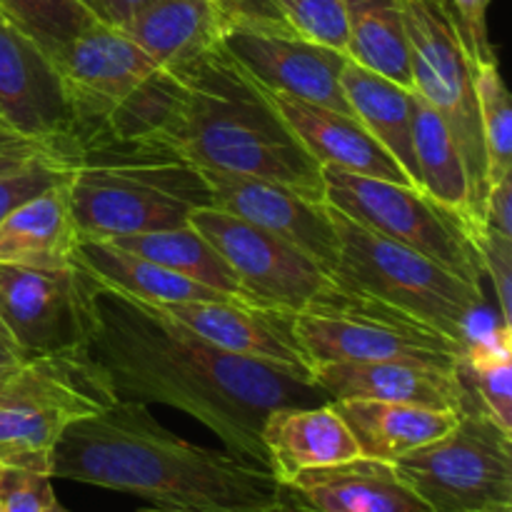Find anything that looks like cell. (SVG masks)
Instances as JSON below:
<instances>
[{"label":"cell","instance_id":"1","mask_svg":"<svg viewBox=\"0 0 512 512\" xmlns=\"http://www.w3.org/2000/svg\"><path fill=\"white\" fill-rule=\"evenodd\" d=\"M75 268L85 355L118 400L183 410L228 453L260 468H268L260 430L270 410L328 403L310 375L225 353L153 305L118 293L78 263Z\"/></svg>","mask_w":512,"mask_h":512},{"label":"cell","instance_id":"2","mask_svg":"<svg viewBox=\"0 0 512 512\" xmlns=\"http://www.w3.org/2000/svg\"><path fill=\"white\" fill-rule=\"evenodd\" d=\"M50 475L188 512H278L268 468L170 433L145 403L118 400L60 435Z\"/></svg>","mask_w":512,"mask_h":512},{"label":"cell","instance_id":"3","mask_svg":"<svg viewBox=\"0 0 512 512\" xmlns=\"http://www.w3.org/2000/svg\"><path fill=\"white\" fill-rule=\"evenodd\" d=\"M173 75L178 93L168 115L133 148L173 155L200 170L270 180L325 203L320 163L223 43Z\"/></svg>","mask_w":512,"mask_h":512},{"label":"cell","instance_id":"4","mask_svg":"<svg viewBox=\"0 0 512 512\" xmlns=\"http://www.w3.org/2000/svg\"><path fill=\"white\" fill-rule=\"evenodd\" d=\"M55 65L80 155L145 143L178 93V75L160 68L128 33L105 23H93L70 40Z\"/></svg>","mask_w":512,"mask_h":512},{"label":"cell","instance_id":"5","mask_svg":"<svg viewBox=\"0 0 512 512\" xmlns=\"http://www.w3.org/2000/svg\"><path fill=\"white\" fill-rule=\"evenodd\" d=\"M68 200L80 240L180 228L193 210L213 208L203 170L133 145L80 155L68 180Z\"/></svg>","mask_w":512,"mask_h":512},{"label":"cell","instance_id":"6","mask_svg":"<svg viewBox=\"0 0 512 512\" xmlns=\"http://www.w3.org/2000/svg\"><path fill=\"white\" fill-rule=\"evenodd\" d=\"M330 218L340 240L338 265L330 273L338 288L378 300L460 345L500 320L488 313L483 285L468 283L428 255L363 228L340 210L330 208Z\"/></svg>","mask_w":512,"mask_h":512},{"label":"cell","instance_id":"7","mask_svg":"<svg viewBox=\"0 0 512 512\" xmlns=\"http://www.w3.org/2000/svg\"><path fill=\"white\" fill-rule=\"evenodd\" d=\"M113 403L85 348L28 358L0 383V468L50 475L60 435Z\"/></svg>","mask_w":512,"mask_h":512},{"label":"cell","instance_id":"8","mask_svg":"<svg viewBox=\"0 0 512 512\" xmlns=\"http://www.w3.org/2000/svg\"><path fill=\"white\" fill-rule=\"evenodd\" d=\"M410 48L413 93L420 95L453 133L470 185L473 233L483 225L488 160L480 130L473 60L465 53L448 0H400Z\"/></svg>","mask_w":512,"mask_h":512},{"label":"cell","instance_id":"9","mask_svg":"<svg viewBox=\"0 0 512 512\" xmlns=\"http://www.w3.org/2000/svg\"><path fill=\"white\" fill-rule=\"evenodd\" d=\"M188 223L218 250L243 298L285 313H355L370 298L338 288L318 263L283 238L218 208H198Z\"/></svg>","mask_w":512,"mask_h":512},{"label":"cell","instance_id":"10","mask_svg":"<svg viewBox=\"0 0 512 512\" xmlns=\"http://www.w3.org/2000/svg\"><path fill=\"white\" fill-rule=\"evenodd\" d=\"M393 468L433 512H512V433L478 408Z\"/></svg>","mask_w":512,"mask_h":512},{"label":"cell","instance_id":"11","mask_svg":"<svg viewBox=\"0 0 512 512\" xmlns=\"http://www.w3.org/2000/svg\"><path fill=\"white\" fill-rule=\"evenodd\" d=\"M325 203L363 228L428 255L463 280L483 285L485 270L473 243V228L413 185L390 183L320 165Z\"/></svg>","mask_w":512,"mask_h":512},{"label":"cell","instance_id":"12","mask_svg":"<svg viewBox=\"0 0 512 512\" xmlns=\"http://www.w3.org/2000/svg\"><path fill=\"white\" fill-rule=\"evenodd\" d=\"M293 330L308 358V370L313 363L368 360H403L458 370L463 355L458 340L410 315L385 308L378 300L355 313H298Z\"/></svg>","mask_w":512,"mask_h":512},{"label":"cell","instance_id":"13","mask_svg":"<svg viewBox=\"0 0 512 512\" xmlns=\"http://www.w3.org/2000/svg\"><path fill=\"white\" fill-rule=\"evenodd\" d=\"M220 43L260 88L353 115L340 85L348 58L338 50L310 43L295 33L245 25H225Z\"/></svg>","mask_w":512,"mask_h":512},{"label":"cell","instance_id":"14","mask_svg":"<svg viewBox=\"0 0 512 512\" xmlns=\"http://www.w3.org/2000/svg\"><path fill=\"white\" fill-rule=\"evenodd\" d=\"M0 130L80 153L58 65L10 20H0Z\"/></svg>","mask_w":512,"mask_h":512},{"label":"cell","instance_id":"15","mask_svg":"<svg viewBox=\"0 0 512 512\" xmlns=\"http://www.w3.org/2000/svg\"><path fill=\"white\" fill-rule=\"evenodd\" d=\"M0 320L25 358L83 348V290L78 268L0 265Z\"/></svg>","mask_w":512,"mask_h":512},{"label":"cell","instance_id":"16","mask_svg":"<svg viewBox=\"0 0 512 512\" xmlns=\"http://www.w3.org/2000/svg\"><path fill=\"white\" fill-rule=\"evenodd\" d=\"M203 175L213 195V208L278 235L318 263L325 273H333L340 258V240L328 203H318L285 185L248 175L220 170H203Z\"/></svg>","mask_w":512,"mask_h":512},{"label":"cell","instance_id":"17","mask_svg":"<svg viewBox=\"0 0 512 512\" xmlns=\"http://www.w3.org/2000/svg\"><path fill=\"white\" fill-rule=\"evenodd\" d=\"M148 305L225 353L310 375L308 358L295 338L293 313L240 298Z\"/></svg>","mask_w":512,"mask_h":512},{"label":"cell","instance_id":"18","mask_svg":"<svg viewBox=\"0 0 512 512\" xmlns=\"http://www.w3.org/2000/svg\"><path fill=\"white\" fill-rule=\"evenodd\" d=\"M310 380L328 400H383V403L423 405L435 410L473 408L468 388L458 370L403 360L368 363H313Z\"/></svg>","mask_w":512,"mask_h":512},{"label":"cell","instance_id":"19","mask_svg":"<svg viewBox=\"0 0 512 512\" xmlns=\"http://www.w3.org/2000/svg\"><path fill=\"white\" fill-rule=\"evenodd\" d=\"M280 500L303 512H433L393 465L363 455L293 475L280 483Z\"/></svg>","mask_w":512,"mask_h":512},{"label":"cell","instance_id":"20","mask_svg":"<svg viewBox=\"0 0 512 512\" xmlns=\"http://www.w3.org/2000/svg\"><path fill=\"white\" fill-rule=\"evenodd\" d=\"M268 95L295 138L320 165H338V168L368 175V178L413 185L398 160L360 125L355 115L338 113V110L305 103L283 93H270V90Z\"/></svg>","mask_w":512,"mask_h":512},{"label":"cell","instance_id":"21","mask_svg":"<svg viewBox=\"0 0 512 512\" xmlns=\"http://www.w3.org/2000/svg\"><path fill=\"white\" fill-rule=\"evenodd\" d=\"M270 473L278 483L310 468L345 463L358 458L360 450L333 403L283 405L265 415L260 430Z\"/></svg>","mask_w":512,"mask_h":512},{"label":"cell","instance_id":"22","mask_svg":"<svg viewBox=\"0 0 512 512\" xmlns=\"http://www.w3.org/2000/svg\"><path fill=\"white\" fill-rule=\"evenodd\" d=\"M68 180L15 205L0 220V265L73 268L80 238L70 213Z\"/></svg>","mask_w":512,"mask_h":512},{"label":"cell","instance_id":"23","mask_svg":"<svg viewBox=\"0 0 512 512\" xmlns=\"http://www.w3.org/2000/svg\"><path fill=\"white\" fill-rule=\"evenodd\" d=\"M343 418L363 458L390 463L443 438L455 428L458 410H435L423 405L383 403V400H330Z\"/></svg>","mask_w":512,"mask_h":512},{"label":"cell","instance_id":"24","mask_svg":"<svg viewBox=\"0 0 512 512\" xmlns=\"http://www.w3.org/2000/svg\"><path fill=\"white\" fill-rule=\"evenodd\" d=\"M225 20L208 0H153L123 28L155 63L180 73L218 48Z\"/></svg>","mask_w":512,"mask_h":512},{"label":"cell","instance_id":"25","mask_svg":"<svg viewBox=\"0 0 512 512\" xmlns=\"http://www.w3.org/2000/svg\"><path fill=\"white\" fill-rule=\"evenodd\" d=\"M340 85L350 110L365 130L398 160L410 183L420 190L418 165L413 148V90L360 68L348 60L340 73Z\"/></svg>","mask_w":512,"mask_h":512},{"label":"cell","instance_id":"26","mask_svg":"<svg viewBox=\"0 0 512 512\" xmlns=\"http://www.w3.org/2000/svg\"><path fill=\"white\" fill-rule=\"evenodd\" d=\"M75 263L93 273L118 293L143 303H185V300H228L220 290L205 288L195 280L183 278L148 258L128 253L108 240H80ZM243 300V298H240Z\"/></svg>","mask_w":512,"mask_h":512},{"label":"cell","instance_id":"27","mask_svg":"<svg viewBox=\"0 0 512 512\" xmlns=\"http://www.w3.org/2000/svg\"><path fill=\"white\" fill-rule=\"evenodd\" d=\"M348 60L413 90L410 48L400 0H343Z\"/></svg>","mask_w":512,"mask_h":512},{"label":"cell","instance_id":"28","mask_svg":"<svg viewBox=\"0 0 512 512\" xmlns=\"http://www.w3.org/2000/svg\"><path fill=\"white\" fill-rule=\"evenodd\" d=\"M413 148L420 190L473 228L463 155L445 120L420 95L413 100Z\"/></svg>","mask_w":512,"mask_h":512},{"label":"cell","instance_id":"29","mask_svg":"<svg viewBox=\"0 0 512 512\" xmlns=\"http://www.w3.org/2000/svg\"><path fill=\"white\" fill-rule=\"evenodd\" d=\"M108 243L140 255V258L153 260V263L163 265V268L173 270L183 278L195 280L205 288L220 290V293L233 295V298H243V290H240L233 270L190 223L180 225V228L155 230V233L120 235V238H110Z\"/></svg>","mask_w":512,"mask_h":512},{"label":"cell","instance_id":"30","mask_svg":"<svg viewBox=\"0 0 512 512\" xmlns=\"http://www.w3.org/2000/svg\"><path fill=\"white\" fill-rule=\"evenodd\" d=\"M460 378L473 398L505 433H512V328L498 320L463 345Z\"/></svg>","mask_w":512,"mask_h":512},{"label":"cell","instance_id":"31","mask_svg":"<svg viewBox=\"0 0 512 512\" xmlns=\"http://www.w3.org/2000/svg\"><path fill=\"white\" fill-rule=\"evenodd\" d=\"M473 70L490 188L498 180L512 175V108L498 58L473 65Z\"/></svg>","mask_w":512,"mask_h":512},{"label":"cell","instance_id":"32","mask_svg":"<svg viewBox=\"0 0 512 512\" xmlns=\"http://www.w3.org/2000/svg\"><path fill=\"white\" fill-rule=\"evenodd\" d=\"M0 13L53 60L85 28L100 23L78 0H0Z\"/></svg>","mask_w":512,"mask_h":512},{"label":"cell","instance_id":"33","mask_svg":"<svg viewBox=\"0 0 512 512\" xmlns=\"http://www.w3.org/2000/svg\"><path fill=\"white\" fill-rule=\"evenodd\" d=\"M273 3L278 5L285 23L300 38L345 55V50H348V25H345L343 0H273Z\"/></svg>","mask_w":512,"mask_h":512},{"label":"cell","instance_id":"34","mask_svg":"<svg viewBox=\"0 0 512 512\" xmlns=\"http://www.w3.org/2000/svg\"><path fill=\"white\" fill-rule=\"evenodd\" d=\"M473 243L483 260L485 275L493 283L500 320L512 328V235L483 225L473 233Z\"/></svg>","mask_w":512,"mask_h":512},{"label":"cell","instance_id":"35","mask_svg":"<svg viewBox=\"0 0 512 512\" xmlns=\"http://www.w3.org/2000/svg\"><path fill=\"white\" fill-rule=\"evenodd\" d=\"M80 160H43L30 168L18 170L0 178V220L15 208V205L25 203L33 195L43 193L50 185H58L70 178L73 168Z\"/></svg>","mask_w":512,"mask_h":512},{"label":"cell","instance_id":"36","mask_svg":"<svg viewBox=\"0 0 512 512\" xmlns=\"http://www.w3.org/2000/svg\"><path fill=\"white\" fill-rule=\"evenodd\" d=\"M55 503L58 500L50 475L0 468V505L5 512H50Z\"/></svg>","mask_w":512,"mask_h":512},{"label":"cell","instance_id":"37","mask_svg":"<svg viewBox=\"0 0 512 512\" xmlns=\"http://www.w3.org/2000/svg\"><path fill=\"white\" fill-rule=\"evenodd\" d=\"M43 160H80V153L68 145L45 143V140L0 130V178L43 163Z\"/></svg>","mask_w":512,"mask_h":512},{"label":"cell","instance_id":"38","mask_svg":"<svg viewBox=\"0 0 512 512\" xmlns=\"http://www.w3.org/2000/svg\"><path fill=\"white\" fill-rule=\"evenodd\" d=\"M450 10L458 23L465 53L473 65L495 58V50L488 38V3L490 0H448Z\"/></svg>","mask_w":512,"mask_h":512},{"label":"cell","instance_id":"39","mask_svg":"<svg viewBox=\"0 0 512 512\" xmlns=\"http://www.w3.org/2000/svg\"><path fill=\"white\" fill-rule=\"evenodd\" d=\"M220 15L225 25H245V28L275 30V33H295L285 18L280 15L273 0H208ZM298 35V33H295Z\"/></svg>","mask_w":512,"mask_h":512},{"label":"cell","instance_id":"40","mask_svg":"<svg viewBox=\"0 0 512 512\" xmlns=\"http://www.w3.org/2000/svg\"><path fill=\"white\" fill-rule=\"evenodd\" d=\"M483 225L498 230V233L512 235V175L498 180V183L488 188V198H485L483 208Z\"/></svg>","mask_w":512,"mask_h":512},{"label":"cell","instance_id":"41","mask_svg":"<svg viewBox=\"0 0 512 512\" xmlns=\"http://www.w3.org/2000/svg\"><path fill=\"white\" fill-rule=\"evenodd\" d=\"M150 3L153 0H93V10L100 23L123 30Z\"/></svg>","mask_w":512,"mask_h":512},{"label":"cell","instance_id":"42","mask_svg":"<svg viewBox=\"0 0 512 512\" xmlns=\"http://www.w3.org/2000/svg\"><path fill=\"white\" fill-rule=\"evenodd\" d=\"M25 353L18 345V340L13 338V333L8 330V325L0 320V383L18 368L20 363H25Z\"/></svg>","mask_w":512,"mask_h":512},{"label":"cell","instance_id":"43","mask_svg":"<svg viewBox=\"0 0 512 512\" xmlns=\"http://www.w3.org/2000/svg\"><path fill=\"white\" fill-rule=\"evenodd\" d=\"M50 512H70V510H65L63 505L55 503L53 510H50ZM138 512H188V510H175V508H145V510H138Z\"/></svg>","mask_w":512,"mask_h":512},{"label":"cell","instance_id":"44","mask_svg":"<svg viewBox=\"0 0 512 512\" xmlns=\"http://www.w3.org/2000/svg\"><path fill=\"white\" fill-rule=\"evenodd\" d=\"M278 512H303V510H295V508H290V505H285L283 500H280V508H278Z\"/></svg>","mask_w":512,"mask_h":512},{"label":"cell","instance_id":"45","mask_svg":"<svg viewBox=\"0 0 512 512\" xmlns=\"http://www.w3.org/2000/svg\"><path fill=\"white\" fill-rule=\"evenodd\" d=\"M78 3H83V5H85V8H88V10H90V13H93V15H95V10H93V0H78Z\"/></svg>","mask_w":512,"mask_h":512},{"label":"cell","instance_id":"46","mask_svg":"<svg viewBox=\"0 0 512 512\" xmlns=\"http://www.w3.org/2000/svg\"><path fill=\"white\" fill-rule=\"evenodd\" d=\"M0 512H5V510H3V505H0Z\"/></svg>","mask_w":512,"mask_h":512},{"label":"cell","instance_id":"47","mask_svg":"<svg viewBox=\"0 0 512 512\" xmlns=\"http://www.w3.org/2000/svg\"><path fill=\"white\" fill-rule=\"evenodd\" d=\"M0 20H5V18H3V13H0Z\"/></svg>","mask_w":512,"mask_h":512}]
</instances>
